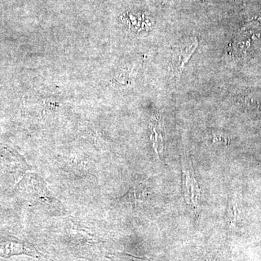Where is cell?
<instances>
[{
    "mask_svg": "<svg viewBox=\"0 0 261 261\" xmlns=\"http://www.w3.org/2000/svg\"><path fill=\"white\" fill-rule=\"evenodd\" d=\"M198 46L197 38L185 39L173 48L171 56V71L175 77L179 78L185 65L190 61Z\"/></svg>",
    "mask_w": 261,
    "mask_h": 261,
    "instance_id": "obj_1",
    "label": "cell"
},
{
    "mask_svg": "<svg viewBox=\"0 0 261 261\" xmlns=\"http://www.w3.org/2000/svg\"><path fill=\"white\" fill-rule=\"evenodd\" d=\"M182 167L185 200L187 204L195 207V210H198L200 207V190L195 178L192 163L185 159L182 161Z\"/></svg>",
    "mask_w": 261,
    "mask_h": 261,
    "instance_id": "obj_2",
    "label": "cell"
},
{
    "mask_svg": "<svg viewBox=\"0 0 261 261\" xmlns=\"http://www.w3.org/2000/svg\"><path fill=\"white\" fill-rule=\"evenodd\" d=\"M149 197V191L145 185L138 184L132 187L126 195L121 197L122 202L139 203L145 202Z\"/></svg>",
    "mask_w": 261,
    "mask_h": 261,
    "instance_id": "obj_3",
    "label": "cell"
},
{
    "mask_svg": "<svg viewBox=\"0 0 261 261\" xmlns=\"http://www.w3.org/2000/svg\"><path fill=\"white\" fill-rule=\"evenodd\" d=\"M151 140H152V145L154 150L158 156L159 155V149L163 147V138L162 134H161V130L160 128L161 125L159 118H156L154 121V123L151 124Z\"/></svg>",
    "mask_w": 261,
    "mask_h": 261,
    "instance_id": "obj_4",
    "label": "cell"
},
{
    "mask_svg": "<svg viewBox=\"0 0 261 261\" xmlns=\"http://www.w3.org/2000/svg\"><path fill=\"white\" fill-rule=\"evenodd\" d=\"M229 142V137L223 132H214L213 133V142L219 145L227 146Z\"/></svg>",
    "mask_w": 261,
    "mask_h": 261,
    "instance_id": "obj_5",
    "label": "cell"
},
{
    "mask_svg": "<svg viewBox=\"0 0 261 261\" xmlns=\"http://www.w3.org/2000/svg\"><path fill=\"white\" fill-rule=\"evenodd\" d=\"M231 205V225H234L235 222L237 221V218H238L239 214V208L238 202L235 200H233L232 202L230 203Z\"/></svg>",
    "mask_w": 261,
    "mask_h": 261,
    "instance_id": "obj_6",
    "label": "cell"
},
{
    "mask_svg": "<svg viewBox=\"0 0 261 261\" xmlns=\"http://www.w3.org/2000/svg\"><path fill=\"white\" fill-rule=\"evenodd\" d=\"M160 1H161V3H168V2L170 1V0H160Z\"/></svg>",
    "mask_w": 261,
    "mask_h": 261,
    "instance_id": "obj_7",
    "label": "cell"
}]
</instances>
